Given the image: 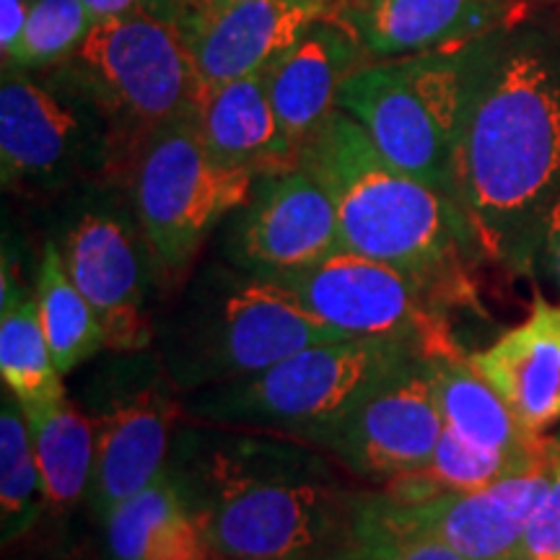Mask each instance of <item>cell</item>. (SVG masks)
Masks as SVG:
<instances>
[{
	"mask_svg": "<svg viewBox=\"0 0 560 560\" xmlns=\"http://www.w3.org/2000/svg\"><path fill=\"white\" fill-rule=\"evenodd\" d=\"M170 470L221 560H325L350 550L359 493L310 441L236 425H187Z\"/></svg>",
	"mask_w": 560,
	"mask_h": 560,
	"instance_id": "6da1fadb",
	"label": "cell"
},
{
	"mask_svg": "<svg viewBox=\"0 0 560 560\" xmlns=\"http://www.w3.org/2000/svg\"><path fill=\"white\" fill-rule=\"evenodd\" d=\"M558 195L560 60L522 47L475 79L454 159V200L475 244L514 260L535 247Z\"/></svg>",
	"mask_w": 560,
	"mask_h": 560,
	"instance_id": "7a4b0ae2",
	"label": "cell"
},
{
	"mask_svg": "<svg viewBox=\"0 0 560 560\" xmlns=\"http://www.w3.org/2000/svg\"><path fill=\"white\" fill-rule=\"evenodd\" d=\"M301 166L335 202L342 249L387 262L452 301L472 231L450 192L397 170L338 109L301 145Z\"/></svg>",
	"mask_w": 560,
	"mask_h": 560,
	"instance_id": "3957f363",
	"label": "cell"
},
{
	"mask_svg": "<svg viewBox=\"0 0 560 560\" xmlns=\"http://www.w3.org/2000/svg\"><path fill=\"white\" fill-rule=\"evenodd\" d=\"M348 340L276 280L210 265L156 325V355L182 395L247 382L319 342Z\"/></svg>",
	"mask_w": 560,
	"mask_h": 560,
	"instance_id": "277c9868",
	"label": "cell"
},
{
	"mask_svg": "<svg viewBox=\"0 0 560 560\" xmlns=\"http://www.w3.org/2000/svg\"><path fill=\"white\" fill-rule=\"evenodd\" d=\"M420 355L397 340L319 342L247 382L195 392L185 402V418L317 444L380 384Z\"/></svg>",
	"mask_w": 560,
	"mask_h": 560,
	"instance_id": "5b68a950",
	"label": "cell"
},
{
	"mask_svg": "<svg viewBox=\"0 0 560 560\" xmlns=\"http://www.w3.org/2000/svg\"><path fill=\"white\" fill-rule=\"evenodd\" d=\"M472 86L470 66L452 50L410 55L353 70L338 109L397 170L454 198V159Z\"/></svg>",
	"mask_w": 560,
	"mask_h": 560,
	"instance_id": "8992f818",
	"label": "cell"
},
{
	"mask_svg": "<svg viewBox=\"0 0 560 560\" xmlns=\"http://www.w3.org/2000/svg\"><path fill=\"white\" fill-rule=\"evenodd\" d=\"M257 182L249 170L210 153L192 120L138 140L132 206L159 270L166 278L185 276L210 231L247 206Z\"/></svg>",
	"mask_w": 560,
	"mask_h": 560,
	"instance_id": "52a82bcc",
	"label": "cell"
},
{
	"mask_svg": "<svg viewBox=\"0 0 560 560\" xmlns=\"http://www.w3.org/2000/svg\"><path fill=\"white\" fill-rule=\"evenodd\" d=\"M81 91L140 130L192 120L200 79L179 21L156 11H130L94 21L70 58Z\"/></svg>",
	"mask_w": 560,
	"mask_h": 560,
	"instance_id": "ba28073f",
	"label": "cell"
},
{
	"mask_svg": "<svg viewBox=\"0 0 560 560\" xmlns=\"http://www.w3.org/2000/svg\"><path fill=\"white\" fill-rule=\"evenodd\" d=\"M159 355L115 353L89 376L81 408L94 425L89 503L104 522L112 509L151 486L170 467L185 405Z\"/></svg>",
	"mask_w": 560,
	"mask_h": 560,
	"instance_id": "9c48e42d",
	"label": "cell"
},
{
	"mask_svg": "<svg viewBox=\"0 0 560 560\" xmlns=\"http://www.w3.org/2000/svg\"><path fill=\"white\" fill-rule=\"evenodd\" d=\"M262 278L348 338L408 342L425 359L459 353L444 317L450 301L387 262L342 249L312 268Z\"/></svg>",
	"mask_w": 560,
	"mask_h": 560,
	"instance_id": "30bf717a",
	"label": "cell"
},
{
	"mask_svg": "<svg viewBox=\"0 0 560 560\" xmlns=\"http://www.w3.org/2000/svg\"><path fill=\"white\" fill-rule=\"evenodd\" d=\"M68 276L94 306L112 353H140L156 340L149 293L156 257L120 210H86L62 236Z\"/></svg>",
	"mask_w": 560,
	"mask_h": 560,
	"instance_id": "8fae6325",
	"label": "cell"
},
{
	"mask_svg": "<svg viewBox=\"0 0 560 560\" xmlns=\"http://www.w3.org/2000/svg\"><path fill=\"white\" fill-rule=\"evenodd\" d=\"M444 433L431 361L412 359L355 405L317 444L342 470L397 480L429 465Z\"/></svg>",
	"mask_w": 560,
	"mask_h": 560,
	"instance_id": "7c38bea8",
	"label": "cell"
},
{
	"mask_svg": "<svg viewBox=\"0 0 560 560\" xmlns=\"http://www.w3.org/2000/svg\"><path fill=\"white\" fill-rule=\"evenodd\" d=\"M89 94L42 86L5 70L0 86V172L5 187L58 185L94 164L102 136Z\"/></svg>",
	"mask_w": 560,
	"mask_h": 560,
	"instance_id": "4fadbf2b",
	"label": "cell"
},
{
	"mask_svg": "<svg viewBox=\"0 0 560 560\" xmlns=\"http://www.w3.org/2000/svg\"><path fill=\"white\" fill-rule=\"evenodd\" d=\"M338 252L335 202L301 164L262 177L231 234V260L255 276L312 268Z\"/></svg>",
	"mask_w": 560,
	"mask_h": 560,
	"instance_id": "5bb4252c",
	"label": "cell"
},
{
	"mask_svg": "<svg viewBox=\"0 0 560 560\" xmlns=\"http://www.w3.org/2000/svg\"><path fill=\"white\" fill-rule=\"evenodd\" d=\"M330 9L332 0H234L195 5L179 26L200 86H213L260 73Z\"/></svg>",
	"mask_w": 560,
	"mask_h": 560,
	"instance_id": "9a60e30c",
	"label": "cell"
},
{
	"mask_svg": "<svg viewBox=\"0 0 560 560\" xmlns=\"http://www.w3.org/2000/svg\"><path fill=\"white\" fill-rule=\"evenodd\" d=\"M550 490L548 467L509 475L478 490H446L397 503L416 527L452 545L467 560H520L529 516Z\"/></svg>",
	"mask_w": 560,
	"mask_h": 560,
	"instance_id": "2e32d148",
	"label": "cell"
},
{
	"mask_svg": "<svg viewBox=\"0 0 560 560\" xmlns=\"http://www.w3.org/2000/svg\"><path fill=\"white\" fill-rule=\"evenodd\" d=\"M514 0H332L327 16L376 58L450 50L495 32L514 16Z\"/></svg>",
	"mask_w": 560,
	"mask_h": 560,
	"instance_id": "e0dca14e",
	"label": "cell"
},
{
	"mask_svg": "<svg viewBox=\"0 0 560 560\" xmlns=\"http://www.w3.org/2000/svg\"><path fill=\"white\" fill-rule=\"evenodd\" d=\"M361 52L348 30L322 16L265 68L278 120L299 149L338 112L340 89L359 70Z\"/></svg>",
	"mask_w": 560,
	"mask_h": 560,
	"instance_id": "ac0fdd59",
	"label": "cell"
},
{
	"mask_svg": "<svg viewBox=\"0 0 560 560\" xmlns=\"http://www.w3.org/2000/svg\"><path fill=\"white\" fill-rule=\"evenodd\" d=\"M470 361L535 436L560 423V304L537 299L522 325Z\"/></svg>",
	"mask_w": 560,
	"mask_h": 560,
	"instance_id": "d6986e66",
	"label": "cell"
},
{
	"mask_svg": "<svg viewBox=\"0 0 560 560\" xmlns=\"http://www.w3.org/2000/svg\"><path fill=\"white\" fill-rule=\"evenodd\" d=\"M192 122L210 153L249 170L257 179L291 172L301 164V149L272 107L265 70L202 86Z\"/></svg>",
	"mask_w": 560,
	"mask_h": 560,
	"instance_id": "ffe728a7",
	"label": "cell"
},
{
	"mask_svg": "<svg viewBox=\"0 0 560 560\" xmlns=\"http://www.w3.org/2000/svg\"><path fill=\"white\" fill-rule=\"evenodd\" d=\"M104 529L107 560H221L170 467L112 509Z\"/></svg>",
	"mask_w": 560,
	"mask_h": 560,
	"instance_id": "44dd1931",
	"label": "cell"
},
{
	"mask_svg": "<svg viewBox=\"0 0 560 560\" xmlns=\"http://www.w3.org/2000/svg\"><path fill=\"white\" fill-rule=\"evenodd\" d=\"M431 361V380L436 389L446 429H452L480 450L514 459L522 467H542L548 439L524 429L514 410L482 380L470 355L452 353Z\"/></svg>",
	"mask_w": 560,
	"mask_h": 560,
	"instance_id": "7402d4cb",
	"label": "cell"
},
{
	"mask_svg": "<svg viewBox=\"0 0 560 560\" xmlns=\"http://www.w3.org/2000/svg\"><path fill=\"white\" fill-rule=\"evenodd\" d=\"M0 376L3 389L24 405L30 420L68 400L62 374L42 330L37 293L21 280L9 255L3 257L0 280Z\"/></svg>",
	"mask_w": 560,
	"mask_h": 560,
	"instance_id": "603a6c76",
	"label": "cell"
},
{
	"mask_svg": "<svg viewBox=\"0 0 560 560\" xmlns=\"http://www.w3.org/2000/svg\"><path fill=\"white\" fill-rule=\"evenodd\" d=\"M37 306L45 338L50 342L55 366L62 376L73 374L83 363L107 350V335L94 306L68 276L60 247L55 242L45 244L37 270Z\"/></svg>",
	"mask_w": 560,
	"mask_h": 560,
	"instance_id": "cb8c5ba5",
	"label": "cell"
},
{
	"mask_svg": "<svg viewBox=\"0 0 560 560\" xmlns=\"http://www.w3.org/2000/svg\"><path fill=\"white\" fill-rule=\"evenodd\" d=\"M37 452L45 506L55 514L75 509L89 495L94 475V425L79 402L66 400L45 416L30 420Z\"/></svg>",
	"mask_w": 560,
	"mask_h": 560,
	"instance_id": "d4e9b609",
	"label": "cell"
},
{
	"mask_svg": "<svg viewBox=\"0 0 560 560\" xmlns=\"http://www.w3.org/2000/svg\"><path fill=\"white\" fill-rule=\"evenodd\" d=\"M45 506V488L30 416L24 405L3 389L0 405V524H3V542H16L32 529L39 511Z\"/></svg>",
	"mask_w": 560,
	"mask_h": 560,
	"instance_id": "484cf974",
	"label": "cell"
},
{
	"mask_svg": "<svg viewBox=\"0 0 560 560\" xmlns=\"http://www.w3.org/2000/svg\"><path fill=\"white\" fill-rule=\"evenodd\" d=\"M350 560H467L420 529L387 493H359L350 527Z\"/></svg>",
	"mask_w": 560,
	"mask_h": 560,
	"instance_id": "4316f807",
	"label": "cell"
},
{
	"mask_svg": "<svg viewBox=\"0 0 560 560\" xmlns=\"http://www.w3.org/2000/svg\"><path fill=\"white\" fill-rule=\"evenodd\" d=\"M94 26L83 0H34L24 37L9 58L5 70L45 68L70 60Z\"/></svg>",
	"mask_w": 560,
	"mask_h": 560,
	"instance_id": "83f0119b",
	"label": "cell"
},
{
	"mask_svg": "<svg viewBox=\"0 0 560 560\" xmlns=\"http://www.w3.org/2000/svg\"><path fill=\"white\" fill-rule=\"evenodd\" d=\"M522 558H560V501L552 490L529 516L522 537Z\"/></svg>",
	"mask_w": 560,
	"mask_h": 560,
	"instance_id": "f1b7e54d",
	"label": "cell"
},
{
	"mask_svg": "<svg viewBox=\"0 0 560 560\" xmlns=\"http://www.w3.org/2000/svg\"><path fill=\"white\" fill-rule=\"evenodd\" d=\"M83 3L94 21L122 16L130 11H156L182 24V19L198 5V0H83Z\"/></svg>",
	"mask_w": 560,
	"mask_h": 560,
	"instance_id": "f546056e",
	"label": "cell"
},
{
	"mask_svg": "<svg viewBox=\"0 0 560 560\" xmlns=\"http://www.w3.org/2000/svg\"><path fill=\"white\" fill-rule=\"evenodd\" d=\"M535 255H540L542 268L548 272V278L560 289V195L550 202V208L545 210L540 226H537Z\"/></svg>",
	"mask_w": 560,
	"mask_h": 560,
	"instance_id": "4dcf8cb0",
	"label": "cell"
},
{
	"mask_svg": "<svg viewBox=\"0 0 560 560\" xmlns=\"http://www.w3.org/2000/svg\"><path fill=\"white\" fill-rule=\"evenodd\" d=\"M32 3L34 0H0V55H3V60L16 50L21 37H24Z\"/></svg>",
	"mask_w": 560,
	"mask_h": 560,
	"instance_id": "1f68e13d",
	"label": "cell"
},
{
	"mask_svg": "<svg viewBox=\"0 0 560 560\" xmlns=\"http://www.w3.org/2000/svg\"><path fill=\"white\" fill-rule=\"evenodd\" d=\"M545 467L550 475V490L560 501V444L556 439H548V452H545Z\"/></svg>",
	"mask_w": 560,
	"mask_h": 560,
	"instance_id": "d6a6232c",
	"label": "cell"
},
{
	"mask_svg": "<svg viewBox=\"0 0 560 560\" xmlns=\"http://www.w3.org/2000/svg\"><path fill=\"white\" fill-rule=\"evenodd\" d=\"M223 3H234V0H198V5H223Z\"/></svg>",
	"mask_w": 560,
	"mask_h": 560,
	"instance_id": "836d02e7",
	"label": "cell"
},
{
	"mask_svg": "<svg viewBox=\"0 0 560 560\" xmlns=\"http://www.w3.org/2000/svg\"><path fill=\"white\" fill-rule=\"evenodd\" d=\"M325 560H350V556H338V558H325Z\"/></svg>",
	"mask_w": 560,
	"mask_h": 560,
	"instance_id": "e575fe53",
	"label": "cell"
},
{
	"mask_svg": "<svg viewBox=\"0 0 560 560\" xmlns=\"http://www.w3.org/2000/svg\"><path fill=\"white\" fill-rule=\"evenodd\" d=\"M520 560H542V558H520ZM550 560H560V558H550Z\"/></svg>",
	"mask_w": 560,
	"mask_h": 560,
	"instance_id": "d590c367",
	"label": "cell"
},
{
	"mask_svg": "<svg viewBox=\"0 0 560 560\" xmlns=\"http://www.w3.org/2000/svg\"><path fill=\"white\" fill-rule=\"evenodd\" d=\"M556 441H558V444H560V431H558V436H556Z\"/></svg>",
	"mask_w": 560,
	"mask_h": 560,
	"instance_id": "8d00e7d4",
	"label": "cell"
}]
</instances>
